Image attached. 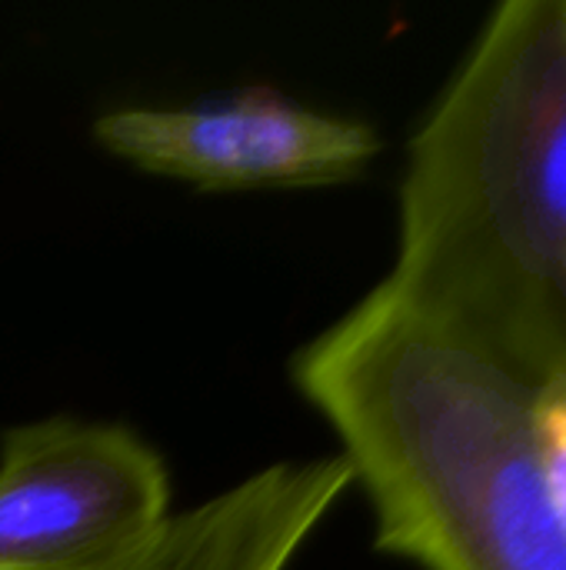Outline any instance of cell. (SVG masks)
Wrapping results in <instances>:
<instances>
[{
	"mask_svg": "<svg viewBox=\"0 0 566 570\" xmlns=\"http://www.w3.org/2000/svg\"><path fill=\"white\" fill-rule=\"evenodd\" d=\"M290 374L340 438L384 554L424 570H566L537 387L384 284L304 344Z\"/></svg>",
	"mask_w": 566,
	"mask_h": 570,
	"instance_id": "7a4b0ae2",
	"label": "cell"
},
{
	"mask_svg": "<svg viewBox=\"0 0 566 570\" xmlns=\"http://www.w3.org/2000/svg\"><path fill=\"white\" fill-rule=\"evenodd\" d=\"M350 484L354 471L340 454L270 464L170 514L147 548L113 570H287Z\"/></svg>",
	"mask_w": 566,
	"mask_h": 570,
	"instance_id": "5b68a950",
	"label": "cell"
},
{
	"mask_svg": "<svg viewBox=\"0 0 566 570\" xmlns=\"http://www.w3.org/2000/svg\"><path fill=\"white\" fill-rule=\"evenodd\" d=\"M384 287L517 381H566V0L500 3L414 134Z\"/></svg>",
	"mask_w": 566,
	"mask_h": 570,
	"instance_id": "6da1fadb",
	"label": "cell"
},
{
	"mask_svg": "<svg viewBox=\"0 0 566 570\" xmlns=\"http://www.w3.org/2000/svg\"><path fill=\"white\" fill-rule=\"evenodd\" d=\"M93 137L140 170L200 190L344 184L380 150L370 124L314 110L270 87L183 107L110 110L97 117Z\"/></svg>",
	"mask_w": 566,
	"mask_h": 570,
	"instance_id": "277c9868",
	"label": "cell"
},
{
	"mask_svg": "<svg viewBox=\"0 0 566 570\" xmlns=\"http://www.w3.org/2000/svg\"><path fill=\"white\" fill-rule=\"evenodd\" d=\"M534 428H537V448H540V464H544L550 494L566 518V381L537 387Z\"/></svg>",
	"mask_w": 566,
	"mask_h": 570,
	"instance_id": "8992f818",
	"label": "cell"
},
{
	"mask_svg": "<svg viewBox=\"0 0 566 570\" xmlns=\"http://www.w3.org/2000/svg\"><path fill=\"white\" fill-rule=\"evenodd\" d=\"M167 521V464L130 428L47 417L3 434L0 570H113Z\"/></svg>",
	"mask_w": 566,
	"mask_h": 570,
	"instance_id": "3957f363",
	"label": "cell"
}]
</instances>
